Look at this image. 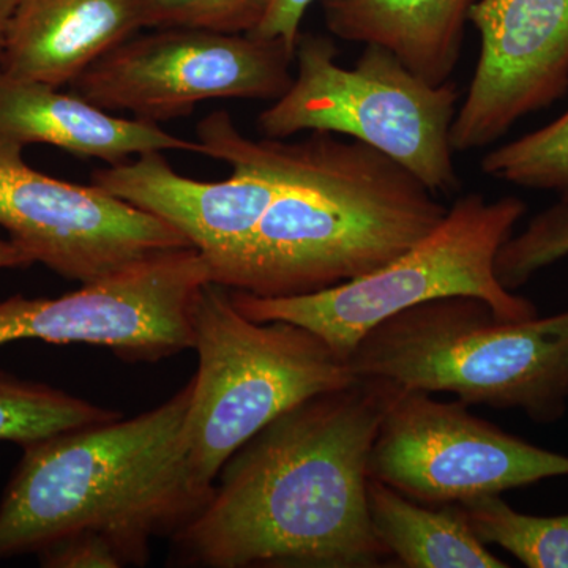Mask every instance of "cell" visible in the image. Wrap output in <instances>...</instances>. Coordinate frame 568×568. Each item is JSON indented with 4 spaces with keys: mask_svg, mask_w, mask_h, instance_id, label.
Returning <instances> with one entry per match:
<instances>
[{
    "mask_svg": "<svg viewBox=\"0 0 568 568\" xmlns=\"http://www.w3.org/2000/svg\"><path fill=\"white\" fill-rule=\"evenodd\" d=\"M22 151L0 138V226L33 263L84 284L149 254L190 246L170 224L93 183L33 170Z\"/></svg>",
    "mask_w": 568,
    "mask_h": 568,
    "instance_id": "30bf717a",
    "label": "cell"
},
{
    "mask_svg": "<svg viewBox=\"0 0 568 568\" xmlns=\"http://www.w3.org/2000/svg\"><path fill=\"white\" fill-rule=\"evenodd\" d=\"M197 372L183 428L190 469L213 488L220 470L276 417L357 377L321 336L239 312L230 287L209 282L194 313Z\"/></svg>",
    "mask_w": 568,
    "mask_h": 568,
    "instance_id": "5b68a950",
    "label": "cell"
},
{
    "mask_svg": "<svg viewBox=\"0 0 568 568\" xmlns=\"http://www.w3.org/2000/svg\"><path fill=\"white\" fill-rule=\"evenodd\" d=\"M40 566L47 568H119L122 560L110 541L84 532L63 538L39 552Z\"/></svg>",
    "mask_w": 568,
    "mask_h": 568,
    "instance_id": "603a6c76",
    "label": "cell"
},
{
    "mask_svg": "<svg viewBox=\"0 0 568 568\" xmlns=\"http://www.w3.org/2000/svg\"><path fill=\"white\" fill-rule=\"evenodd\" d=\"M568 256V203L560 201L530 220L518 235L500 246L496 256L497 280L514 293L541 268Z\"/></svg>",
    "mask_w": 568,
    "mask_h": 568,
    "instance_id": "44dd1931",
    "label": "cell"
},
{
    "mask_svg": "<svg viewBox=\"0 0 568 568\" xmlns=\"http://www.w3.org/2000/svg\"><path fill=\"white\" fill-rule=\"evenodd\" d=\"M369 477L425 506H450L568 476V457L526 443L422 390L396 387L369 457Z\"/></svg>",
    "mask_w": 568,
    "mask_h": 568,
    "instance_id": "9c48e42d",
    "label": "cell"
},
{
    "mask_svg": "<svg viewBox=\"0 0 568 568\" xmlns=\"http://www.w3.org/2000/svg\"><path fill=\"white\" fill-rule=\"evenodd\" d=\"M480 168L496 181L558 193L568 203V110L536 132L493 149Z\"/></svg>",
    "mask_w": 568,
    "mask_h": 568,
    "instance_id": "ffe728a7",
    "label": "cell"
},
{
    "mask_svg": "<svg viewBox=\"0 0 568 568\" xmlns=\"http://www.w3.org/2000/svg\"><path fill=\"white\" fill-rule=\"evenodd\" d=\"M0 138L21 145L48 144L78 156L126 162L153 151L203 155L197 141L164 132L160 123L118 118L73 92L47 82L13 77L0 67Z\"/></svg>",
    "mask_w": 568,
    "mask_h": 568,
    "instance_id": "5bb4252c",
    "label": "cell"
},
{
    "mask_svg": "<svg viewBox=\"0 0 568 568\" xmlns=\"http://www.w3.org/2000/svg\"><path fill=\"white\" fill-rule=\"evenodd\" d=\"M142 29L140 0H20L0 67L62 88Z\"/></svg>",
    "mask_w": 568,
    "mask_h": 568,
    "instance_id": "9a60e30c",
    "label": "cell"
},
{
    "mask_svg": "<svg viewBox=\"0 0 568 568\" xmlns=\"http://www.w3.org/2000/svg\"><path fill=\"white\" fill-rule=\"evenodd\" d=\"M480 52L452 125L455 152L495 144L568 91V0H478Z\"/></svg>",
    "mask_w": 568,
    "mask_h": 568,
    "instance_id": "7c38bea8",
    "label": "cell"
},
{
    "mask_svg": "<svg viewBox=\"0 0 568 568\" xmlns=\"http://www.w3.org/2000/svg\"><path fill=\"white\" fill-rule=\"evenodd\" d=\"M213 282L193 246L164 250L58 298H32L26 339L88 343L133 362H159L194 345V313Z\"/></svg>",
    "mask_w": 568,
    "mask_h": 568,
    "instance_id": "8fae6325",
    "label": "cell"
},
{
    "mask_svg": "<svg viewBox=\"0 0 568 568\" xmlns=\"http://www.w3.org/2000/svg\"><path fill=\"white\" fill-rule=\"evenodd\" d=\"M477 537L529 568H568V514L534 517L508 506L500 495L457 504Z\"/></svg>",
    "mask_w": 568,
    "mask_h": 568,
    "instance_id": "d6986e66",
    "label": "cell"
},
{
    "mask_svg": "<svg viewBox=\"0 0 568 568\" xmlns=\"http://www.w3.org/2000/svg\"><path fill=\"white\" fill-rule=\"evenodd\" d=\"M32 264V257L14 242L0 241V271L2 268H26Z\"/></svg>",
    "mask_w": 568,
    "mask_h": 568,
    "instance_id": "d4e9b609",
    "label": "cell"
},
{
    "mask_svg": "<svg viewBox=\"0 0 568 568\" xmlns=\"http://www.w3.org/2000/svg\"><path fill=\"white\" fill-rule=\"evenodd\" d=\"M294 63L295 51L282 41L160 28L122 41L69 85L100 110L160 123L205 100L275 102L294 80Z\"/></svg>",
    "mask_w": 568,
    "mask_h": 568,
    "instance_id": "ba28073f",
    "label": "cell"
},
{
    "mask_svg": "<svg viewBox=\"0 0 568 568\" xmlns=\"http://www.w3.org/2000/svg\"><path fill=\"white\" fill-rule=\"evenodd\" d=\"M368 510L377 540L406 568H506L457 504L425 506L369 477Z\"/></svg>",
    "mask_w": 568,
    "mask_h": 568,
    "instance_id": "e0dca14e",
    "label": "cell"
},
{
    "mask_svg": "<svg viewBox=\"0 0 568 568\" xmlns=\"http://www.w3.org/2000/svg\"><path fill=\"white\" fill-rule=\"evenodd\" d=\"M145 29L252 33L274 0H140Z\"/></svg>",
    "mask_w": 568,
    "mask_h": 568,
    "instance_id": "7402d4cb",
    "label": "cell"
},
{
    "mask_svg": "<svg viewBox=\"0 0 568 568\" xmlns=\"http://www.w3.org/2000/svg\"><path fill=\"white\" fill-rule=\"evenodd\" d=\"M396 387L357 377L265 425L227 459L171 562L201 568H377L369 457Z\"/></svg>",
    "mask_w": 568,
    "mask_h": 568,
    "instance_id": "6da1fadb",
    "label": "cell"
},
{
    "mask_svg": "<svg viewBox=\"0 0 568 568\" xmlns=\"http://www.w3.org/2000/svg\"><path fill=\"white\" fill-rule=\"evenodd\" d=\"M478 0H320L336 39L394 52L429 84L450 81Z\"/></svg>",
    "mask_w": 568,
    "mask_h": 568,
    "instance_id": "2e32d148",
    "label": "cell"
},
{
    "mask_svg": "<svg viewBox=\"0 0 568 568\" xmlns=\"http://www.w3.org/2000/svg\"><path fill=\"white\" fill-rule=\"evenodd\" d=\"M193 381L166 403L29 444L0 503V559L39 555L77 534L106 538L122 566H145L213 488L194 477L183 428Z\"/></svg>",
    "mask_w": 568,
    "mask_h": 568,
    "instance_id": "3957f363",
    "label": "cell"
},
{
    "mask_svg": "<svg viewBox=\"0 0 568 568\" xmlns=\"http://www.w3.org/2000/svg\"><path fill=\"white\" fill-rule=\"evenodd\" d=\"M122 414L47 384L0 372V440L21 447L59 433L118 420Z\"/></svg>",
    "mask_w": 568,
    "mask_h": 568,
    "instance_id": "ac0fdd59",
    "label": "cell"
},
{
    "mask_svg": "<svg viewBox=\"0 0 568 568\" xmlns=\"http://www.w3.org/2000/svg\"><path fill=\"white\" fill-rule=\"evenodd\" d=\"M316 0H274L261 24L248 36L282 41L295 51L306 11Z\"/></svg>",
    "mask_w": 568,
    "mask_h": 568,
    "instance_id": "cb8c5ba5",
    "label": "cell"
},
{
    "mask_svg": "<svg viewBox=\"0 0 568 568\" xmlns=\"http://www.w3.org/2000/svg\"><path fill=\"white\" fill-rule=\"evenodd\" d=\"M336 54L327 37L298 36L294 80L261 112L260 133L271 140L304 132L353 138L403 164L437 196L457 193L462 181L450 138L457 85L429 84L375 44H366L351 69Z\"/></svg>",
    "mask_w": 568,
    "mask_h": 568,
    "instance_id": "52a82bcc",
    "label": "cell"
},
{
    "mask_svg": "<svg viewBox=\"0 0 568 568\" xmlns=\"http://www.w3.org/2000/svg\"><path fill=\"white\" fill-rule=\"evenodd\" d=\"M18 3H20V0H0V61H2L11 20H13Z\"/></svg>",
    "mask_w": 568,
    "mask_h": 568,
    "instance_id": "484cf974",
    "label": "cell"
},
{
    "mask_svg": "<svg viewBox=\"0 0 568 568\" xmlns=\"http://www.w3.org/2000/svg\"><path fill=\"white\" fill-rule=\"evenodd\" d=\"M223 162L233 168L231 178L194 181L179 174L163 151L145 152L134 162L95 171L92 183L174 227L207 261L213 282L231 287L275 181L252 160Z\"/></svg>",
    "mask_w": 568,
    "mask_h": 568,
    "instance_id": "4fadbf2b",
    "label": "cell"
},
{
    "mask_svg": "<svg viewBox=\"0 0 568 568\" xmlns=\"http://www.w3.org/2000/svg\"><path fill=\"white\" fill-rule=\"evenodd\" d=\"M347 364L362 379L446 392L467 406L517 409L552 424L568 403V310L506 321L480 298H435L377 324Z\"/></svg>",
    "mask_w": 568,
    "mask_h": 568,
    "instance_id": "277c9868",
    "label": "cell"
},
{
    "mask_svg": "<svg viewBox=\"0 0 568 568\" xmlns=\"http://www.w3.org/2000/svg\"><path fill=\"white\" fill-rule=\"evenodd\" d=\"M196 136L203 155L252 160L275 181L230 290L294 297L361 278L432 233L448 211L407 168L353 138L256 141L224 110L197 123Z\"/></svg>",
    "mask_w": 568,
    "mask_h": 568,
    "instance_id": "7a4b0ae2",
    "label": "cell"
},
{
    "mask_svg": "<svg viewBox=\"0 0 568 568\" xmlns=\"http://www.w3.org/2000/svg\"><path fill=\"white\" fill-rule=\"evenodd\" d=\"M526 211L528 205L519 197L488 201L480 193L465 194L432 233L372 274L294 297H260L235 290L231 297L250 320L287 321L308 328L345 361L377 324L435 298L476 297L499 320H530L537 316L536 306L506 290L495 271L500 246Z\"/></svg>",
    "mask_w": 568,
    "mask_h": 568,
    "instance_id": "8992f818",
    "label": "cell"
}]
</instances>
